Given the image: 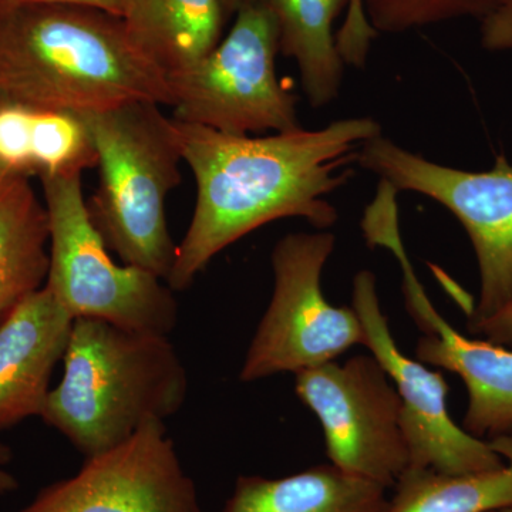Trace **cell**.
<instances>
[{
  "instance_id": "obj_12",
  "label": "cell",
  "mask_w": 512,
  "mask_h": 512,
  "mask_svg": "<svg viewBox=\"0 0 512 512\" xmlns=\"http://www.w3.org/2000/svg\"><path fill=\"white\" fill-rule=\"evenodd\" d=\"M379 245L392 251L402 266L407 311L424 332L416 359L456 373L466 386L463 429L487 441L512 433V349L467 338L436 311L414 274L400 229L384 232Z\"/></svg>"
},
{
  "instance_id": "obj_18",
  "label": "cell",
  "mask_w": 512,
  "mask_h": 512,
  "mask_svg": "<svg viewBox=\"0 0 512 512\" xmlns=\"http://www.w3.org/2000/svg\"><path fill=\"white\" fill-rule=\"evenodd\" d=\"M279 28V49L301 74L303 93L313 109L338 99L345 63L333 25L349 0H266Z\"/></svg>"
},
{
  "instance_id": "obj_21",
  "label": "cell",
  "mask_w": 512,
  "mask_h": 512,
  "mask_svg": "<svg viewBox=\"0 0 512 512\" xmlns=\"http://www.w3.org/2000/svg\"><path fill=\"white\" fill-rule=\"evenodd\" d=\"M379 33L370 25L365 0H349L342 28L336 33V46L345 66L365 69L370 47Z\"/></svg>"
},
{
  "instance_id": "obj_15",
  "label": "cell",
  "mask_w": 512,
  "mask_h": 512,
  "mask_svg": "<svg viewBox=\"0 0 512 512\" xmlns=\"http://www.w3.org/2000/svg\"><path fill=\"white\" fill-rule=\"evenodd\" d=\"M386 491L325 464L281 478L238 477L221 512H387Z\"/></svg>"
},
{
  "instance_id": "obj_27",
  "label": "cell",
  "mask_w": 512,
  "mask_h": 512,
  "mask_svg": "<svg viewBox=\"0 0 512 512\" xmlns=\"http://www.w3.org/2000/svg\"><path fill=\"white\" fill-rule=\"evenodd\" d=\"M488 512H512V503L508 505H504V507L495 508V510H491Z\"/></svg>"
},
{
  "instance_id": "obj_19",
  "label": "cell",
  "mask_w": 512,
  "mask_h": 512,
  "mask_svg": "<svg viewBox=\"0 0 512 512\" xmlns=\"http://www.w3.org/2000/svg\"><path fill=\"white\" fill-rule=\"evenodd\" d=\"M503 466L477 473L407 470L394 485L387 512H488L512 503V433L488 440Z\"/></svg>"
},
{
  "instance_id": "obj_8",
  "label": "cell",
  "mask_w": 512,
  "mask_h": 512,
  "mask_svg": "<svg viewBox=\"0 0 512 512\" xmlns=\"http://www.w3.org/2000/svg\"><path fill=\"white\" fill-rule=\"evenodd\" d=\"M360 167L397 192L426 195L463 225L476 254L480 293L468 322L487 318L512 298V164L468 171L427 160L383 134L363 144Z\"/></svg>"
},
{
  "instance_id": "obj_6",
  "label": "cell",
  "mask_w": 512,
  "mask_h": 512,
  "mask_svg": "<svg viewBox=\"0 0 512 512\" xmlns=\"http://www.w3.org/2000/svg\"><path fill=\"white\" fill-rule=\"evenodd\" d=\"M279 28L268 3L239 10L210 55L167 76L174 119L235 136L302 127L298 97L279 80Z\"/></svg>"
},
{
  "instance_id": "obj_11",
  "label": "cell",
  "mask_w": 512,
  "mask_h": 512,
  "mask_svg": "<svg viewBox=\"0 0 512 512\" xmlns=\"http://www.w3.org/2000/svg\"><path fill=\"white\" fill-rule=\"evenodd\" d=\"M20 512H202L163 421H153L76 476L47 485Z\"/></svg>"
},
{
  "instance_id": "obj_23",
  "label": "cell",
  "mask_w": 512,
  "mask_h": 512,
  "mask_svg": "<svg viewBox=\"0 0 512 512\" xmlns=\"http://www.w3.org/2000/svg\"><path fill=\"white\" fill-rule=\"evenodd\" d=\"M468 329L488 342L512 349V298L493 315L468 322Z\"/></svg>"
},
{
  "instance_id": "obj_4",
  "label": "cell",
  "mask_w": 512,
  "mask_h": 512,
  "mask_svg": "<svg viewBox=\"0 0 512 512\" xmlns=\"http://www.w3.org/2000/svg\"><path fill=\"white\" fill-rule=\"evenodd\" d=\"M97 151L99 187L90 215L124 264L167 279L177 256L165 200L181 184L183 160L174 119L138 100L82 114Z\"/></svg>"
},
{
  "instance_id": "obj_26",
  "label": "cell",
  "mask_w": 512,
  "mask_h": 512,
  "mask_svg": "<svg viewBox=\"0 0 512 512\" xmlns=\"http://www.w3.org/2000/svg\"><path fill=\"white\" fill-rule=\"evenodd\" d=\"M222 6H224L225 13L229 15H237L239 10L247 8V6L258 5V3H264L266 0H221Z\"/></svg>"
},
{
  "instance_id": "obj_5",
  "label": "cell",
  "mask_w": 512,
  "mask_h": 512,
  "mask_svg": "<svg viewBox=\"0 0 512 512\" xmlns=\"http://www.w3.org/2000/svg\"><path fill=\"white\" fill-rule=\"evenodd\" d=\"M40 181L49 217L45 286L64 311L74 320L170 335L178 322L173 289L153 272L113 261L84 200L82 174Z\"/></svg>"
},
{
  "instance_id": "obj_24",
  "label": "cell",
  "mask_w": 512,
  "mask_h": 512,
  "mask_svg": "<svg viewBox=\"0 0 512 512\" xmlns=\"http://www.w3.org/2000/svg\"><path fill=\"white\" fill-rule=\"evenodd\" d=\"M20 2L62 3V5L89 6V8L106 10V12L111 13V15L120 16V18H123L128 5V0H20Z\"/></svg>"
},
{
  "instance_id": "obj_17",
  "label": "cell",
  "mask_w": 512,
  "mask_h": 512,
  "mask_svg": "<svg viewBox=\"0 0 512 512\" xmlns=\"http://www.w3.org/2000/svg\"><path fill=\"white\" fill-rule=\"evenodd\" d=\"M49 217L29 178L0 173V323L49 274Z\"/></svg>"
},
{
  "instance_id": "obj_14",
  "label": "cell",
  "mask_w": 512,
  "mask_h": 512,
  "mask_svg": "<svg viewBox=\"0 0 512 512\" xmlns=\"http://www.w3.org/2000/svg\"><path fill=\"white\" fill-rule=\"evenodd\" d=\"M96 167L82 114L0 97V173L43 180Z\"/></svg>"
},
{
  "instance_id": "obj_2",
  "label": "cell",
  "mask_w": 512,
  "mask_h": 512,
  "mask_svg": "<svg viewBox=\"0 0 512 512\" xmlns=\"http://www.w3.org/2000/svg\"><path fill=\"white\" fill-rule=\"evenodd\" d=\"M0 97L79 114L171 103L167 76L138 52L123 18L20 0H0Z\"/></svg>"
},
{
  "instance_id": "obj_9",
  "label": "cell",
  "mask_w": 512,
  "mask_h": 512,
  "mask_svg": "<svg viewBox=\"0 0 512 512\" xmlns=\"http://www.w3.org/2000/svg\"><path fill=\"white\" fill-rule=\"evenodd\" d=\"M295 393L322 424L330 464L386 490L409 470L402 400L375 356L302 370Z\"/></svg>"
},
{
  "instance_id": "obj_25",
  "label": "cell",
  "mask_w": 512,
  "mask_h": 512,
  "mask_svg": "<svg viewBox=\"0 0 512 512\" xmlns=\"http://www.w3.org/2000/svg\"><path fill=\"white\" fill-rule=\"evenodd\" d=\"M12 457V450L5 444L0 443V497L12 494L19 487L18 478L9 470Z\"/></svg>"
},
{
  "instance_id": "obj_16",
  "label": "cell",
  "mask_w": 512,
  "mask_h": 512,
  "mask_svg": "<svg viewBox=\"0 0 512 512\" xmlns=\"http://www.w3.org/2000/svg\"><path fill=\"white\" fill-rule=\"evenodd\" d=\"M225 18L221 0H128L123 16L133 45L165 76L210 55Z\"/></svg>"
},
{
  "instance_id": "obj_13",
  "label": "cell",
  "mask_w": 512,
  "mask_h": 512,
  "mask_svg": "<svg viewBox=\"0 0 512 512\" xmlns=\"http://www.w3.org/2000/svg\"><path fill=\"white\" fill-rule=\"evenodd\" d=\"M73 322L43 286L0 323V431L42 416L52 392L53 370L66 353Z\"/></svg>"
},
{
  "instance_id": "obj_1",
  "label": "cell",
  "mask_w": 512,
  "mask_h": 512,
  "mask_svg": "<svg viewBox=\"0 0 512 512\" xmlns=\"http://www.w3.org/2000/svg\"><path fill=\"white\" fill-rule=\"evenodd\" d=\"M174 123L197 183V204L165 279L173 291L190 288L214 256L269 222L302 218L319 231L333 227L339 214L329 195L353 177L363 144L382 134L372 117L269 136Z\"/></svg>"
},
{
  "instance_id": "obj_22",
  "label": "cell",
  "mask_w": 512,
  "mask_h": 512,
  "mask_svg": "<svg viewBox=\"0 0 512 512\" xmlns=\"http://www.w3.org/2000/svg\"><path fill=\"white\" fill-rule=\"evenodd\" d=\"M480 42L488 52L512 53V0H503L481 22Z\"/></svg>"
},
{
  "instance_id": "obj_7",
  "label": "cell",
  "mask_w": 512,
  "mask_h": 512,
  "mask_svg": "<svg viewBox=\"0 0 512 512\" xmlns=\"http://www.w3.org/2000/svg\"><path fill=\"white\" fill-rule=\"evenodd\" d=\"M335 245L329 231L295 232L276 242L271 255L274 292L249 345L241 382L296 375L365 345L355 309L332 305L323 295V268Z\"/></svg>"
},
{
  "instance_id": "obj_10",
  "label": "cell",
  "mask_w": 512,
  "mask_h": 512,
  "mask_svg": "<svg viewBox=\"0 0 512 512\" xmlns=\"http://www.w3.org/2000/svg\"><path fill=\"white\" fill-rule=\"evenodd\" d=\"M352 308L363 329L365 346L386 370L402 400V426L409 446V470L456 476L503 466L490 441L471 436L448 413V384L443 373L410 359L397 348L389 320L380 306L376 276L357 272Z\"/></svg>"
},
{
  "instance_id": "obj_3",
  "label": "cell",
  "mask_w": 512,
  "mask_h": 512,
  "mask_svg": "<svg viewBox=\"0 0 512 512\" xmlns=\"http://www.w3.org/2000/svg\"><path fill=\"white\" fill-rule=\"evenodd\" d=\"M63 365L40 419L86 458L164 423L187 400V370L168 336L76 319Z\"/></svg>"
},
{
  "instance_id": "obj_20",
  "label": "cell",
  "mask_w": 512,
  "mask_h": 512,
  "mask_svg": "<svg viewBox=\"0 0 512 512\" xmlns=\"http://www.w3.org/2000/svg\"><path fill=\"white\" fill-rule=\"evenodd\" d=\"M503 0H365V12L377 33H404L448 20L483 22Z\"/></svg>"
}]
</instances>
